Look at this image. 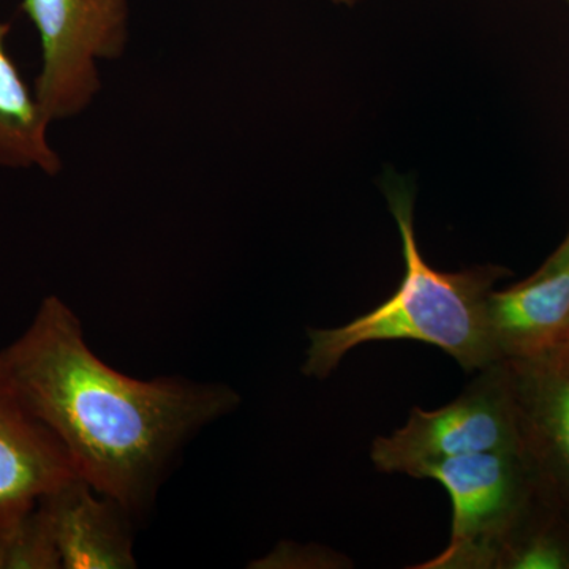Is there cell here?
Returning <instances> with one entry per match:
<instances>
[{"mask_svg":"<svg viewBox=\"0 0 569 569\" xmlns=\"http://www.w3.org/2000/svg\"><path fill=\"white\" fill-rule=\"evenodd\" d=\"M418 479H436L452 501L448 548L419 569H497L509 535L538 496L519 451L482 452L430 463Z\"/></svg>","mask_w":569,"mask_h":569,"instance_id":"cell-4","label":"cell"},{"mask_svg":"<svg viewBox=\"0 0 569 569\" xmlns=\"http://www.w3.org/2000/svg\"><path fill=\"white\" fill-rule=\"evenodd\" d=\"M400 238L406 276L388 301L350 323L309 329L302 373L325 380L355 348L385 340H417L447 351L466 372H479L497 362L490 342L488 298L492 284L507 274L485 266L468 271H436L419 252L413 201L406 192L389 194Z\"/></svg>","mask_w":569,"mask_h":569,"instance_id":"cell-2","label":"cell"},{"mask_svg":"<svg viewBox=\"0 0 569 569\" xmlns=\"http://www.w3.org/2000/svg\"><path fill=\"white\" fill-rule=\"evenodd\" d=\"M59 568L61 557L39 503L0 530V569Z\"/></svg>","mask_w":569,"mask_h":569,"instance_id":"cell-12","label":"cell"},{"mask_svg":"<svg viewBox=\"0 0 569 569\" xmlns=\"http://www.w3.org/2000/svg\"><path fill=\"white\" fill-rule=\"evenodd\" d=\"M337 3H353L356 0H335Z\"/></svg>","mask_w":569,"mask_h":569,"instance_id":"cell-14","label":"cell"},{"mask_svg":"<svg viewBox=\"0 0 569 569\" xmlns=\"http://www.w3.org/2000/svg\"><path fill=\"white\" fill-rule=\"evenodd\" d=\"M0 369L61 440L78 477L133 518L151 508L190 438L241 402L224 385L142 381L111 369L58 296H47L24 332L0 350Z\"/></svg>","mask_w":569,"mask_h":569,"instance_id":"cell-1","label":"cell"},{"mask_svg":"<svg viewBox=\"0 0 569 569\" xmlns=\"http://www.w3.org/2000/svg\"><path fill=\"white\" fill-rule=\"evenodd\" d=\"M519 430V452L539 497L569 522V343L545 356L503 361Z\"/></svg>","mask_w":569,"mask_h":569,"instance_id":"cell-6","label":"cell"},{"mask_svg":"<svg viewBox=\"0 0 569 569\" xmlns=\"http://www.w3.org/2000/svg\"><path fill=\"white\" fill-rule=\"evenodd\" d=\"M501 451H519V430L508 367L498 361L448 406L415 407L406 426L376 438L370 458L381 473L417 478L440 460Z\"/></svg>","mask_w":569,"mask_h":569,"instance_id":"cell-5","label":"cell"},{"mask_svg":"<svg viewBox=\"0 0 569 569\" xmlns=\"http://www.w3.org/2000/svg\"><path fill=\"white\" fill-rule=\"evenodd\" d=\"M498 569H569V522L539 493L498 559Z\"/></svg>","mask_w":569,"mask_h":569,"instance_id":"cell-11","label":"cell"},{"mask_svg":"<svg viewBox=\"0 0 569 569\" xmlns=\"http://www.w3.org/2000/svg\"><path fill=\"white\" fill-rule=\"evenodd\" d=\"M488 326L498 361L539 358L569 343V266L490 291Z\"/></svg>","mask_w":569,"mask_h":569,"instance_id":"cell-9","label":"cell"},{"mask_svg":"<svg viewBox=\"0 0 569 569\" xmlns=\"http://www.w3.org/2000/svg\"><path fill=\"white\" fill-rule=\"evenodd\" d=\"M568 2H569V0H568Z\"/></svg>","mask_w":569,"mask_h":569,"instance_id":"cell-15","label":"cell"},{"mask_svg":"<svg viewBox=\"0 0 569 569\" xmlns=\"http://www.w3.org/2000/svg\"><path fill=\"white\" fill-rule=\"evenodd\" d=\"M20 9L39 33L41 110L51 123L78 118L102 91L99 63L126 54L129 0H21Z\"/></svg>","mask_w":569,"mask_h":569,"instance_id":"cell-3","label":"cell"},{"mask_svg":"<svg viewBox=\"0 0 569 569\" xmlns=\"http://www.w3.org/2000/svg\"><path fill=\"white\" fill-rule=\"evenodd\" d=\"M565 266H569V234L568 238L565 239L563 244H561L559 249L553 252L552 257L539 269H541V271H552V269L565 268Z\"/></svg>","mask_w":569,"mask_h":569,"instance_id":"cell-13","label":"cell"},{"mask_svg":"<svg viewBox=\"0 0 569 569\" xmlns=\"http://www.w3.org/2000/svg\"><path fill=\"white\" fill-rule=\"evenodd\" d=\"M74 477L61 440L22 403L0 369V530Z\"/></svg>","mask_w":569,"mask_h":569,"instance_id":"cell-7","label":"cell"},{"mask_svg":"<svg viewBox=\"0 0 569 569\" xmlns=\"http://www.w3.org/2000/svg\"><path fill=\"white\" fill-rule=\"evenodd\" d=\"M80 477L52 490L39 505L63 569H132V520L126 508Z\"/></svg>","mask_w":569,"mask_h":569,"instance_id":"cell-8","label":"cell"},{"mask_svg":"<svg viewBox=\"0 0 569 569\" xmlns=\"http://www.w3.org/2000/svg\"><path fill=\"white\" fill-rule=\"evenodd\" d=\"M10 29L0 21V168L58 176L63 162L51 144V122L7 48Z\"/></svg>","mask_w":569,"mask_h":569,"instance_id":"cell-10","label":"cell"}]
</instances>
